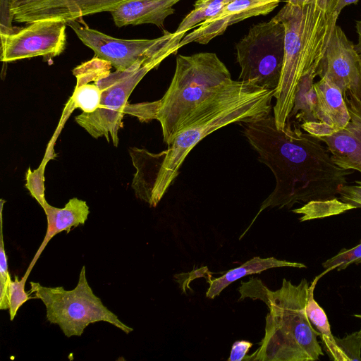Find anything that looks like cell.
<instances>
[{
	"label": "cell",
	"mask_w": 361,
	"mask_h": 361,
	"mask_svg": "<svg viewBox=\"0 0 361 361\" xmlns=\"http://www.w3.org/2000/svg\"><path fill=\"white\" fill-rule=\"evenodd\" d=\"M240 123L258 160L276 179L256 217L267 207L290 208L295 203L335 197L353 173L337 166L318 138L302 133L290 119L283 129L276 128L271 113Z\"/></svg>",
	"instance_id": "1"
},
{
	"label": "cell",
	"mask_w": 361,
	"mask_h": 361,
	"mask_svg": "<svg viewBox=\"0 0 361 361\" xmlns=\"http://www.w3.org/2000/svg\"><path fill=\"white\" fill-rule=\"evenodd\" d=\"M274 92L249 82L233 80L189 117L167 149L157 154L145 149L132 150L137 169L133 182L136 196L156 207L178 176L187 155L200 140L231 123L271 113Z\"/></svg>",
	"instance_id": "2"
},
{
	"label": "cell",
	"mask_w": 361,
	"mask_h": 361,
	"mask_svg": "<svg viewBox=\"0 0 361 361\" xmlns=\"http://www.w3.org/2000/svg\"><path fill=\"white\" fill-rule=\"evenodd\" d=\"M285 1L274 16L285 30L283 68L274 94L278 129H283L288 119L300 79L317 68L339 16L335 11L337 0Z\"/></svg>",
	"instance_id": "3"
},
{
	"label": "cell",
	"mask_w": 361,
	"mask_h": 361,
	"mask_svg": "<svg viewBox=\"0 0 361 361\" xmlns=\"http://www.w3.org/2000/svg\"><path fill=\"white\" fill-rule=\"evenodd\" d=\"M233 81L228 69L215 53L179 54L163 97L152 102L128 104L125 112L141 121L158 120L164 142L169 145L189 117Z\"/></svg>",
	"instance_id": "4"
},
{
	"label": "cell",
	"mask_w": 361,
	"mask_h": 361,
	"mask_svg": "<svg viewBox=\"0 0 361 361\" xmlns=\"http://www.w3.org/2000/svg\"><path fill=\"white\" fill-rule=\"evenodd\" d=\"M309 283L302 279L298 285L283 279L281 287L271 291L262 283L255 298L262 300L269 312L265 334L259 348L243 360L314 361L324 355L320 336L306 313Z\"/></svg>",
	"instance_id": "5"
},
{
	"label": "cell",
	"mask_w": 361,
	"mask_h": 361,
	"mask_svg": "<svg viewBox=\"0 0 361 361\" xmlns=\"http://www.w3.org/2000/svg\"><path fill=\"white\" fill-rule=\"evenodd\" d=\"M175 33L170 41L130 68L111 73L112 66L106 68L94 81L102 92L99 107L92 113L82 112L76 116V123L94 138L104 136L116 147L118 133L123 127L122 119L129 96L149 71L157 67L171 54L177 53L185 34Z\"/></svg>",
	"instance_id": "6"
},
{
	"label": "cell",
	"mask_w": 361,
	"mask_h": 361,
	"mask_svg": "<svg viewBox=\"0 0 361 361\" xmlns=\"http://www.w3.org/2000/svg\"><path fill=\"white\" fill-rule=\"evenodd\" d=\"M30 285L28 293L34 295L32 298L42 301L47 320L57 324L68 338L80 336L89 324L99 322L109 323L127 334L133 331L93 293L86 278L85 265L73 290H66L62 286L47 287L33 281Z\"/></svg>",
	"instance_id": "7"
},
{
	"label": "cell",
	"mask_w": 361,
	"mask_h": 361,
	"mask_svg": "<svg viewBox=\"0 0 361 361\" xmlns=\"http://www.w3.org/2000/svg\"><path fill=\"white\" fill-rule=\"evenodd\" d=\"M284 36L283 24L274 17L252 25L235 46L238 80L276 90L283 63Z\"/></svg>",
	"instance_id": "8"
},
{
	"label": "cell",
	"mask_w": 361,
	"mask_h": 361,
	"mask_svg": "<svg viewBox=\"0 0 361 361\" xmlns=\"http://www.w3.org/2000/svg\"><path fill=\"white\" fill-rule=\"evenodd\" d=\"M66 23L58 20L35 21L26 27L1 33V61L16 60L42 56L51 59L66 48Z\"/></svg>",
	"instance_id": "9"
},
{
	"label": "cell",
	"mask_w": 361,
	"mask_h": 361,
	"mask_svg": "<svg viewBox=\"0 0 361 361\" xmlns=\"http://www.w3.org/2000/svg\"><path fill=\"white\" fill-rule=\"evenodd\" d=\"M78 20L66 22L82 42L92 49L98 58L109 62L116 71H124L153 53L175 35L167 30L159 37L148 39H123L82 26Z\"/></svg>",
	"instance_id": "10"
},
{
	"label": "cell",
	"mask_w": 361,
	"mask_h": 361,
	"mask_svg": "<svg viewBox=\"0 0 361 361\" xmlns=\"http://www.w3.org/2000/svg\"><path fill=\"white\" fill-rule=\"evenodd\" d=\"M317 75L336 84L343 96L350 94L361 101V59L355 44L337 25L317 66Z\"/></svg>",
	"instance_id": "11"
},
{
	"label": "cell",
	"mask_w": 361,
	"mask_h": 361,
	"mask_svg": "<svg viewBox=\"0 0 361 361\" xmlns=\"http://www.w3.org/2000/svg\"><path fill=\"white\" fill-rule=\"evenodd\" d=\"M281 0H234L225 4L213 17L197 25L192 32L183 37L182 47L191 42L208 44L224 33L231 25L247 18L266 16L273 11Z\"/></svg>",
	"instance_id": "12"
},
{
	"label": "cell",
	"mask_w": 361,
	"mask_h": 361,
	"mask_svg": "<svg viewBox=\"0 0 361 361\" xmlns=\"http://www.w3.org/2000/svg\"><path fill=\"white\" fill-rule=\"evenodd\" d=\"M181 0H128L112 10L115 25L123 26L152 24L163 32L166 18L172 15L173 6Z\"/></svg>",
	"instance_id": "13"
},
{
	"label": "cell",
	"mask_w": 361,
	"mask_h": 361,
	"mask_svg": "<svg viewBox=\"0 0 361 361\" xmlns=\"http://www.w3.org/2000/svg\"><path fill=\"white\" fill-rule=\"evenodd\" d=\"M42 208L47 219V232L25 273L27 276H29L38 258L54 236L62 231L68 233L73 228L85 224L90 214L86 202L76 197L71 199L63 208L54 207L47 202Z\"/></svg>",
	"instance_id": "14"
},
{
	"label": "cell",
	"mask_w": 361,
	"mask_h": 361,
	"mask_svg": "<svg viewBox=\"0 0 361 361\" xmlns=\"http://www.w3.org/2000/svg\"><path fill=\"white\" fill-rule=\"evenodd\" d=\"M317 97L316 118L336 132L344 128L350 120L348 108L340 88L327 78L314 82Z\"/></svg>",
	"instance_id": "15"
},
{
	"label": "cell",
	"mask_w": 361,
	"mask_h": 361,
	"mask_svg": "<svg viewBox=\"0 0 361 361\" xmlns=\"http://www.w3.org/2000/svg\"><path fill=\"white\" fill-rule=\"evenodd\" d=\"M290 267L305 268L306 266L300 262L278 259L274 257L261 258L255 257L247 261L240 267L231 269L223 276L208 279L209 287L206 293L207 298L213 299L229 284L247 275L260 273L271 268Z\"/></svg>",
	"instance_id": "16"
},
{
	"label": "cell",
	"mask_w": 361,
	"mask_h": 361,
	"mask_svg": "<svg viewBox=\"0 0 361 361\" xmlns=\"http://www.w3.org/2000/svg\"><path fill=\"white\" fill-rule=\"evenodd\" d=\"M319 278H315L309 286L306 313L311 323L319 332L324 349L330 359L335 361H345V356L331 333L327 316L314 298V290Z\"/></svg>",
	"instance_id": "17"
},
{
	"label": "cell",
	"mask_w": 361,
	"mask_h": 361,
	"mask_svg": "<svg viewBox=\"0 0 361 361\" xmlns=\"http://www.w3.org/2000/svg\"><path fill=\"white\" fill-rule=\"evenodd\" d=\"M317 68L312 69L300 80L294 98L293 109L288 119L295 116L298 122H316L317 97L314 87Z\"/></svg>",
	"instance_id": "18"
},
{
	"label": "cell",
	"mask_w": 361,
	"mask_h": 361,
	"mask_svg": "<svg viewBox=\"0 0 361 361\" xmlns=\"http://www.w3.org/2000/svg\"><path fill=\"white\" fill-rule=\"evenodd\" d=\"M102 97L100 88L94 82L78 81L72 97L64 109L59 127L76 108L84 113H92L99 106Z\"/></svg>",
	"instance_id": "19"
},
{
	"label": "cell",
	"mask_w": 361,
	"mask_h": 361,
	"mask_svg": "<svg viewBox=\"0 0 361 361\" xmlns=\"http://www.w3.org/2000/svg\"><path fill=\"white\" fill-rule=\"evenodd\" d=\"M355 209L351 204L338 200L336 197L323 200H311L302 207L293 209L292 212L302 214L300 221L328 217L341 214L348 210Z\"/></svg>",
	"instance_id": "20"
},
{
	"label": "cell",
	"mask_w": 361,
	"mask_h": 361,
	"mask_svg": "<svg viewBox=\"0 0 361 361\" xmlns=\"http://www.w3.org/2000/svg\"><path fill=\"white\" fill-rule=\"evenodd\" d=\"M225 0H197L194 8L180 23L175 32L186 34L197 25L217 14Z\"/></svg>",
	"instance_id": "21"
},
{
	"label": "cell",
	"mask_w": 361,
	"mask_h": 361,
	"mask_svg": "<svg viewBox=\"0 0 361 361\" xmlns=\"http://www.w3.org/2000/svg\"><path fill=\"white\" fill-rule=\"evenodd\" d=\"M361 263V240L355 247L347 249L343 248L335 256L322 263L326 271L322 274L336 269L341 271L352 264Z\"/></svg>",
	"instance_id": "22"
},
{
	"label": "cell",
	"mask_w": 361,
	"mask_h": 361,
	"mask_svg": "<svg viewBox=\"0 0 361 361\" xmlns=\"http://www.w3.org/2000/svg\"><path fill=\"white\" fill-rule=\"evenodd\" d=\"M28 276H24L20 280L17 276L14 279L10 280L8 290V298L9 305L10 319L15 318L18 309L32 298L29 296L28 292L25 290V286Z\"/></svg>",
	"instance_id": "23"
},
{
	"label": "cell",
	"mask_w": 361,
	"mask_h": 361,
	"mask_svg": "<svg viewBox=\"0 0 361 361\" xmlns=\"http://www.w3.org/2000/svg\"><path fill=\"white\" fill-rule=\"evenodd\" d=\"M11 277L8 269V259L4 248L2 222V204L1 207V231H0V309L8 310V290Z\"/></svg>",
	"instance_id": "24"
},
{
	"label": "cell",
	"mask_w": 361,
	"mask_h": 361,
	"mask_svg": "<svg viewBox=\"0 0 361 361\" xmlns=\"http://www.w3.org/2000/svg\"><path fill=\"white\" fill-rule=\"evenodd\" d=\"M343 97L350 116V120L344 128L353 137L361 153V101L350 94Z\"/></svg>",
	"instance_id": "25"
},
{
	"label": "cell",
	"mask_w": 361,
	"mask_h": 361,
	"mask_svg": "<svg viewBox=\"0 0 361 361\" xmlns=\"http://www.w3.org/2000/svg\"><path fill=\"white\" fill-rule=\"evenodd\" d=\"M47 161L43 160L41 166L35 171L28 169L27 173L26 187L31 195L42 207L47 202L44 197V169Z\"/></svg>",
	"instance_id": "26"
},
{
	"label": "cell",
	"mask_w": 361,
	"mask_h": 361,
	"mask_svg": "<svg viewBox=\"0 0 361 361\" xmlns=\"http://www.w3.org/2000/svg\"><path fill=\"white\" fill-rule=\"evenodd\" d=\"M335 339L345 356V361L361 360V336L358 331L348 334L342 338L335 337Z\"/></svg>",
	"instance_id": "27"
},
{
	"label": "cell",
	"mask_w": 361,
	"mask_h": 361,
	"mask_svg": "<svg viewBox=\"0 0 361 361\" xmlns=\"http://www.w3.org/2000/svg\"><path fill=\"white\" fill-rule=\"evenodd\" d=\"M355 185H345L341 188L340 200L356 208H361V180H356Z\"/></svg>",
	"instance_id": "28"
},
{
	"label": "cell",
	"mask_w": 361,
	"mask_h": 361,
	"mask_svg": "<svg viewBox=\"0 0 361 361\" xmlns=\"http://www.w3.org/2000/svg\"><path fill=\"white\" fill-rule=\"evenodd\" d=\"M252 343L246 341H238L233 343L228 361L243 360Z\"/></svg>",
	"instance_id": "29"
},
{
	"label": "cell",
	"mask_w": 361,
	"mask_h": 361,
	"mask_svg": "<svg viewBox=\"0 0 361 361\" xmlns=\"http://www.w3.org/2000/svg\"><path fill=\"white\" fill-rule=\"evenodd\" d=\"M359 0H337L335 11L339 15L344 7L351 4H355Z\"/></svg>",
	"instance_id": "30"
},
{
	"label": "cell",
	"mask_w": 361,
	"mask_h": 361,
	"mask_svg": "<svg viewBox=\"0 0 361 361\" xmlns=\"http://www.w3.org/2000/svg\"><path fill=\"white\" fill-rule=\"evenodd\" d=\"M356 31L358 34V42L355 45V49L361 59V20L356 22Z\"/></svg>",
	"instance_id": "31"
},
{
	"label": "cell",
	"mask_w": 361,
	"mask_h": 361,
	"mask_svg": "<svg viewBox=\"0 0 361 361\" xmlns=\"http://www.w3.org/2000/svg\"><path fill=\"white\" fill-rule=\"evenodd\" d=\"M234 1V0H225V1H224V4H228V2H231V1Z\"/></svg>",
	"instance_id": "32"
},
{
	"label": "cell",
	"mask_w": 361,
	"mask_h": 361,
	"mask_svg": "<svg viewBox=\"0 0 361 361\" xmlns=\"http://www.w3.org/2000/svg\"><path fill=\"white\" fill-rule=\"evenodd\" d=\"M360 288H361V286H360ZM354 316H355V317H357V318H360V319H361V314H355Z\"/></svg>",
	"instance_id": "33"
},
{
	"label": "cell",
	"mask_w": 361,
	"mask_h": 361,
	"mask_svg": "<svg viewBox=\"0 0 361 361\" xmlns=\"http://www.w3.org/2000/svg\"><path fill=\"white\" fill-rule=\"evenodd\" d=\"M358 334L361 336V329L360 331H358Z\"/></svg>",
	"instance_id": "34"
}]
</instances>
